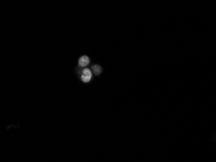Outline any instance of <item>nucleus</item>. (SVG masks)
Instances as JSON below:
<instances>
[{
  "label": "nucleus",
  "instance_id": "f257e3e1",
  "mask_svg": "<svg viewBox=\"0 0 216 162\" xmlns=\"http://www.w3.org/2000/svg\"><path fill=\"white\" fill-rule=\"evenodd\" d=\"M91 77H92V73H91V70L88 68H86V69H83L82 71L81 79L83 82H88L89 81H90V80L91 79Z\"/></svg>",
  "mask_w": 216,
  "mask_h": 162
},
{
  "label": "nucleus",
  "instance_id": "7ed1b4c3",
  "mask_svg": "<svg viewBox=\"0 0 216 162\" xmlns=\"http://www.w3.org/2000/svg\"><path fill=\"white\" fill-rule=\"evenodd\" d=\"M92 69L95 75H100L102 72V68L98 65H93L92 66Z\"/></svg>",
  "mask_w": 216,
  "mask_h": 162
},
{
  "label": "nucleus",
  "instance_id": "f03ea898",
  "mask_svg": "<svg viewBox=\"0 0 216 162\" xmlns=\"http://www.w3.org/2000/svg\"><path fill=\"white\" fill-rule=\"evenodd\" d=\"M89 63V58L87 56H83L79 59V65L82 67H84Z\"/></svg>",
  "mask_w": 216,
  "mask_h": 162
}]
</instances>
